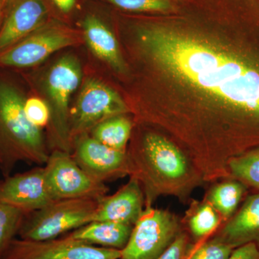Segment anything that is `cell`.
Segmentation results:
<instances>
[{"instance_id": "52a82bcc", "label": "cell", "mask_w": 259, "mask_h": 259, "mask_svg": "<svg viewBox=\"0 0 259 259\" xmlns=\"http://www.w3.org/2000/svg\"><path fill=\"white\" fill-rule=\"evenodd\" d=\"M129 111V107L117 92L98 80L88 79L70 110L71 140L90 134L95 126L107 119L126 115Z\"/></svg>"}, {"instance_id": "ba28073f", "label": "cell", "mask_w": 259, "mask_h": 259, "mask_svg": "<svg viewBox=\"0 0 259 259\" xmlns=\"http://www.w3.org/2000/svg\"><path fill=\"white\" fill-rule=\"evenodd\" d=\"M44 168L46 183L54 201L100 199L108 192V187L105 183L89 176L76 163L71 153L66 151H51Z\"/></svg>"}, {"instance_id": "ffe728a7", "label": "cell", "mask_w": 259, "mask_h": 259, "mask_svg": "<svg viewBox=\"0 0 259 259\" xmlns=\"http://www.w3.org/2000/svg\"><path fill=\"white\" fill-rule=\"evenodd\" d=\"M245 192L243 182L226 181L214 186L205 199L212 204L223 220H228L234 214Z\"/></svg>"}, {"instance_id": "44dd1931", "label": "cell", "mask_w": 259, "mask_h": 259, "mask_svg": "<svg viewBox=\"0 0 259 259\" xmlns=\"http://www.w3.org/2000/svg\"><path fill=\"white\" fill-rule=\"evenodd\" d=\"M228 168L230 177L259 188V149L233 158Z\"/></svg>"}, {"instance_id": "8fae6325", "label": "cell", "mask_w": 259, "mask_h": 259, "mask_svg": "<svg viewBox=\"0 0 259 259\" xmlns=\"http://www.w3.org/2000/svg\"><path fill=\"white\" fill-rule=\"evenodd\" d=\"M71 154L83 171L102 183L129 176L127 153L102 144L90 134L73 139Z\"/></svg>"}, {"instance_id": "484cf974", "label": "cell", "mask_w": 259, "mask_h": 259, "mask_svg": "<svg viewBox=\"0 0 259 259\" xmlns=\"http://www.w3.org/2000/svg\"><path fill=\"white\" fill-rule=\"evenodd\" d=\"M190 244L188 236L182 231L157 259H185Z\"/></svg>"}, {"instance_id": "f546056e", "label": "cell", "mask_w": 259, "mask_h": 259, "mask_svg": "<svg viewBox=\"0 0 259 259\" xmlns=\"http://www.w3.org/2000/svg\"><path fill=\"white\" fill-rule=\"evenodd\" d=\"M10 1V0H0V4L3 5V6L5 8V5L8 4Z\"/></svg>"}, {"instance_id": "30bf717a", "label": "cell", "mask_w": 259, "mask_h": 259, "mask_svg": "<svg viewBox=\"0 0 259 259\" xmlns=\"http://www.w3.org/2000/svg\"><path fill=\"white\" fill-rule=\"evenodd\" d=\"M121 250L97 247L68 236L46 241L15 238L0 259H120Z\"/></svg>"}, {"instance_id": "2e32d148", "label": "cell", "mask_w": 259, "mask_h": 259, "mask_svg": "<svg viewBox=\"0 0 259 259\" xmlns=\"http://www.w3.org/2000/svg\"><path fill=\"white\" fill-rule=\"evenodd\" d=\"M81 28L83 39L92 52L115 71L125 72V61L118 42L108 27L95 15H90L83 19Z\"/></svg>"}, {"instance_id": "9a60e30c", "label": "cell", "mask_w": 259, "mask_h": 259, "mask_svg": "<svg viewBox=\"0 0 259 259\" xmlns=\"http://www.w3.org/2000/svg\"><path fill=\"white\" fill-rule=\"evenodd\" d=\"M212 238L233 249L249 243H256L259 248V193L248 197Z\"/></svg>"}, {"instance_id": "603a6c76", "label": "cell", "mask_w": 259, "mask_h": 259, "mask_svg": "<svg viewBox=\"0 0 259 259\" xmlns=\"http://www.w3.org/2000/svg\"><path fill=\"white\" fill-rule=\"evenodd\" d=\"M233 248L214 238L190 244L185 259H228Z\"/></svg>"}, {"instance_id": "5bb4252c", "label": "cell", "mask_w": 259, "mask_h": 259, "mask_svg": "<svg viewBox=\"0 0 259 259\" xmlns=\"http://www.w3.org/2000/svg\"><path fill=\"white\" fill-rule=\"evenodd\" d=\"M145 209V197L139 181L131 177L111 196L99 199L94 221H110L134 226Z\"/></svg>"}, {"instance_id": "4fadbf2b", "label": "cell", "mask_w": 259, "mask_h": 259, "mask_svg": "<svg viewBox=\"0 0 259 259\" xmlns=\"http://www.w3.org/2000/svg\"><path fill=\"white\" fill-rule=\"evenodd\" d=\"M44 0H10L0 26V53L47 24Z\"/></svg>"}, {"instance_id": "3957f363", "label": "cell", "mask_w": 259, "mask_h": 259, "mask_svg": "<svg viewBox=\"0 0 259 259\" xmlns=\"http://www.w3.org/2000/svg\"><path fill=\"white\" fill-rule=\"evenodd\" d=\"M25 100L15 83L0 79V170L5 177L10 176L19 162L40 166L50 155L42 129L25 115Z\"/></svg>"}, {"instance_id": "9c48e42d", "label": "cell", "mask_w": 259, "mask_h": 259, "mask_svg": "<svg viewBox=\"0 0 259 259\" xmlns=\"http://www.w3.org/2000/svg\"><path fill=\"white\" fill-rule=\"evenodd\" d=\"M80 42L81 38L74 30L58 24H46L0 53V67L36 66L56 51Z\"/></svg>"}, {"instance_id": "4316f807", "label": "cell", "mask_w": 259, "mask_h": 259, "mask_svg": "<svg viewBox=\"0 0 259 259\" xmlns=\"http://www.w3.org/2000/svg\"><path fill=\"white\" fill-rule=\"evenodd\" d=\"M228 259H259V248L255 243H249L233 249Z\"/></svg>"}, {"instance_id": "7c38bea8", "label": "cell", "mask_w": 259, "mask_h": 259, "mask_svg": "<svg viewBox=\"0 0 259 259\" xmlns=\"http://www.w3.org/2000/svg\"><path fill=\"white\" fill-rule=\"evenodd\" d=\"M0 201L27 214L54 202L46 183L44 168L5 177L0 181Z\"/></svg>"}, {"instance_id": "d6986e66", "label": "cell", "mask_w": 259, "mask_h": 259, "mask_svg": "<svg viewBox=\"0 0 259 259\" xmlns=\"http://www.w3.org/2000/svg\"><path fill=\"white\" fill-rule=\"evenodd\" d=\"M222 220L221 214L206 199L202 202H194L186 217L191 234L195 241L200 242L218 229Z\"/></svg>"}, {"instance_id": "8992f818", "label": "cell", "mask_w": 259, "mask_h": 259, "mask_svg": "<svg viewBox=\"0 0 259 259\" xmlns=\"http://www.w3.org/2000/svg\"><path fill=\"white\" fill-rule=\"evenodd\" d=\"M182 231L175 214L146 206L121 250L120 259H157Z\"/></svg>"}, {"instance_id": "277c9868", "label": "cell", "mask_w": 259, "mask_h": 259, "mask_svg": "<svg viewBox=\"0 0 259 259\" xmlns=\"http://www.w3.org/2000/svg\"><path fill=\"white\" fill-rule=\"evenodd\" d=\"M81 77V64L76 57L71 55L62 56L48 71L44 88L46 102L50 110L48 126L52 151L72 152L69 102L71 95L79 88Z\"/></svg>"}, {"instance_id": "e0dca14e", "label": "cell", "mask_w": 259, "mask_h": 259, "mask_svg": "<svg viewBox=\"0 0 259 259\" xmlns=\"http://www.w3.org/2000/svg\"><path fill=\"white\" fill-rule=\"evenodd\" d=\"M134 226L110 221H93L74 230L69 236L90 245L122 250L125 248Z\"/></svg>"}, {"instance_id": "83f0119b", "label": "cell", "mask_w": 259, "mask_h": 259, "mask_svg": "<svg viewBox=\"0 0 259 259\" xmlns=\"http://www.w3.org/2000/svg\"><path fill=\"white\" fill-rule=\"evenodd\" d=\"M52 2L59 11L67 14L74 9L76 0H52Z\"/></svg>"}, {"instance_id": "f1b7e54d", "label": "cell", "mask_w": 259, "mask_h": 259, "mask_svg": "<svg viewBox=\"0 0 259 259\" xmlns=\"http://www.w3.org/2000/svg\"><path fill=\"white\" fill-rule=\"evenodd\" d=\"M3 15H4V7L0 4V26H1L2 22H3Z\"/></svg>"}, {"instance_id": "5b68a950", "label": "cell", "mask_w": 259, "mask_h": 259, "mask_svg": "<svg viewBox=\"0 0 259 259\" xmlns=\"http://www.w3.org/2000/svg\"><path fill=\"white\" fill-rule=\"evenodd\" d=\"M99 199L56 200L25 216L18 236L30 241L54 239L66 232L93 222Z\"/></svg>"}, {"instance_id": "6da1fadb", "label": "cell", "mask_w": 259, "mask_h": 259, "mask_svg": "<svg viewBox=\"0 0 259 259\" xmlns=\"http://www.w3.org/2000/svg\"><path fill=\"white\" fill-rule=\"evenodd\" d=\"M141 49L172 79L216 103L219 121L259 128V64L206 37L160 25L138 30Z\"/></svg>"}, {"instance_id": "7a4b0ae2", "label": "cell", "mask_w": 259, "mask_h": 259, "mask_svg": "<svg viewBox=\"0 0 259 259\" xmlns=\"http://www.w3.org/2000/svg\"><path fill=\"white\" fill-rule=\"evenodd\" d=\"M127 153L129 176L142 187L145 207L159 196L186 201L194 189L205 183L188 156L164 136L147 132Z\"/></svg>"}, {"instance_id": "7402d4cb", "label": "cell", "mask_w": 259, "mask_h": 259, "mask_svg": "<svg viewBox=\"0 0 259 259\" xmlns=\"http://www.w3.org/2000/svg\"><path fill=\"white\" fill-rule=\"evenodd\" d=\"M27 214L0 201V256L18 235Z\"/></svg>"}, {"instance_id": "cb8c5ba5", "label": "cell", "mask_w": 259, "mask_h": 259, "mask_svg": "<svg viewBox=\"0 0 259 259\" xmlns=\"http://www.w3.org/2000/svg\"><path fill=\"white\" fill-rule=\"evenodd\" d=\"M24 111L27 118L32 125L42 129L48 126L50 120V110L47 102L37 97H30L25 100Z\"/></svg>"}, {"instance_id": "ac0fdd59", "label": "cell", "mask_w": 259, "mask_h": 259, "mask_svg": "<svg viewBox=\"0 0 259 259\" xmlns=\"http://www.w3.org/2000/svg\"><path fill=\"white\" fill-rule=\"evenodd\" d=\"M134 124L125 115L115 116L95 126L90 134L102 144L126 152L127 143L131 139Z\"/></svg>"}, {"instance_id": "d4e9b609", "label": "cell", "mask_w": 259, "mask_h": 259, "mask_svg": "<svg viewBox=\"0 0 259 259\" xmlns=\"http://www.w3.org/2000/svg\"><path fill=\"white\" fill-rule=\"evenodd\" d=\"M121 9L134 12H162L171 8L168 0H105Z\"/></svg>"}]
</instances>
